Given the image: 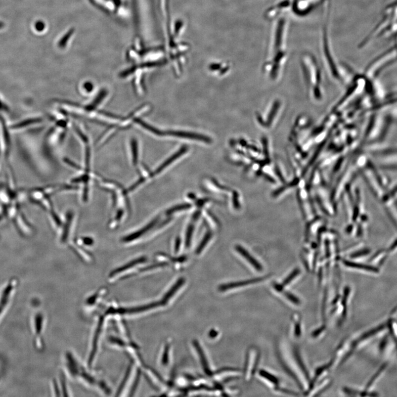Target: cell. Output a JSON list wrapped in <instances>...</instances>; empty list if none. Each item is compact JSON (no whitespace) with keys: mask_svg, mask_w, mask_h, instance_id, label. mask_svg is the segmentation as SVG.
<instances>
[{"mask_svg":"<svg viewBox=\"0 0 397 397\" xmlns=\"http://www.w3.org/2000/svg\"><path fill=\"white\" fill-rule=\"evenodd\" d=\"M289 20L285 16L277 18L272 26L269 43V56L272 58H283L287 53V38Z\"/></svg>","mask_w":397,"mask_h":397,"instance_id":"cell-1","label":"cell"},{"mask_svg":"<svg viewBox=\"0 0 397 397\" xmlns=\"http://www.w3.org/2000/svg\"><path fill=\"white\" fill-rule=\"evenodd\" d=\"M16 285L15 281H11L0 292V322L9 309L15 294Z\"/></svg>","mask_w":397,"mask_h":397,"instance_id":"cell-2","label":"cell"},{"mask_svg":"<svg viewBox=\"0 0 397 397\" xmlns=\"http://www.w3.org/2000/svg\"><path fill=\"white\" fill-rule=\"evenodd\" d=\"M236 249L237 251L242 255L256 271L260 272L262 270V267L259 262L253 258L245 249L239 245L236 246Z\"/></svg>","mask_w":397,"mask_h":397,"instance_id":"cell-3","label":"cell"},{"mask_svg":"<svg viewBox=\"0 0 397 397\" xmlns=\"http://www.w3.org/2000/svg\"><path fill=\"white\" fill-rule=\"evenodd\" d=\"M266 278V277L259 278L254 279L242 281V282L235 283L225 284L219 287V290L222 291H225L229 289L238 288V287H241L243 286H246L250 284L257 283L260 282H261V281L262 280H264Z\"/></svg>","mask_w":397,"mask_h":397,"instance_id":"cell-4","label":"cell"},{"mask_svg":"<svg viewBox=\"0 0 397 397\" xmlns=\"http://www.w3.org/2000/svg\"><path fill=\"white\" fill-rule=\"evenodd\" d=\"M274 287L275 289L278 292L279 291L282 293V294H283L284 297L292 303L294 304L295 305H300V304H301L300 299L294 294H292V293L285 291L284 288H282L280 285L274 284Z\"/></svg>","mask_w":397,"mask_h":397,"instance_id":"cell-5","label":"cell"},{"mask_svg":"<svg viewBox=\"0 0 397 397\" xmlns=\"http://www.w3.org/2000/svg\"><path fill=\"white\" fill-rule=\"evenodd\" d=\"M184 283L185 279L183 278H181L177 281V282L173 286L172 288H171L168 292L166 293V294L164 295L163 303L167 302Z\"/></svg>","mask_w":397,"mask_h":397,"instance_id":"cell-6","label":"cell"},{"mask_svg":"<svg viewBox=\"0 0 397 397\" xmlns=\"http://www.w3.org/2000/svg\"><path fill=\"white\" fill-rule=\"evenodd\" d=\"M259 375L261 377L264 378L267 381L271 383V384L274 386L275 388L279 387V380L278 378L276 376L271 374L270 372L261 370L259 371Z\"/></svg>","mask_w":397,"mask_h":397,"instance_id":"cell-7","label":"cell"},{"mask_svg":"<svg viewBox=\"0 0 397 397\" xmlns=\"http://www.w3.org/2000/svg\"><path fill=\"white\" fill-rule=\"evenodd\" d=\"M157 222V219H155V220H154L153 222H152V223L149 224L148 226H146V227H145L142 230L138 231L137 233L133 234V235H131V236H129V237H127L126 238V241H132V240L136 239V238L139 237L140 236H141L144 234L146 233V232H148L152 227H153L156 224Z\"/></svg>","mask_w":397,"mask_h":397,"instance_id":"cell-8","label":"cell"},{"mask_svg":"<svg viewBox=\"0 0 397 397\" xmlns=\"http://www.w3.org/2000/svg\"><path fill=\"white\" fill-rule=\"evenodd\" d=\"M344 264L348 267L360 269V270L369 272H377L376 269L374 267L365 266L364 264L356 263V262H353L349 261H344Z\"/></svg>","mask_w":397,"mask_h":397,"instance_id":"cell-9","label":"cell"},{"mask_svg":"<svg viewBox=\"0 0 397 397\" xmlns=\"http://www.w3.org/2000/svg\"><path fill=\"white\" fill-rule=\"evenodd\" d=\"M194 344H195V347H196V349L197 350V352H198V354H199V356L200 357V361H201V364H202V365L203 366V367H204V369L205 370V371L207 374L210 373V371L209 368V366H208V364H207V363L206 359L205 357L204 356V352H203L202 349H201V348L200 347V345H199V344L198 343H196V342H195Z\"/></svg>","mask_w":397,"mask_h":397,"instance_id":"cell-10","label":"cell"},{"mask_svg":"<svg viewBox=\"0 0 397 397\" xmlns=\"http://www.w3.org/2000/svg\"><path fill=\"white\" fill-rule=\"evenodd\" d=\"M293 321L294 324V334L295 337H300L301 335V322L300 316L295 315L293 317Z\"/></svg>","mask_w":397,"mask_h":397,"instance_id":"cell-11","label":"cell"},{"mask_svg":"<svg viewBox=\"0 0 397 397\" xmlns=\"http://www.w3.org/2000/svg\"><path fill=\"white\" fill-rule=\"evenodd\" d=\"M300 273V271L298 269H296V270L293 271L289 276L284 280L282 284H281L280 286L284 288V287L290 284L292 281L294 280Z\"/></svg>","mask_w":397,"mask_h":397,"instance_id":"cell-12","label":"cell"},{"mask_svg":"<svg viewBox=\"0 0 397 397\" xmlns=\"http://www.w3.org/2000/svg\"><path fill=\"white\" fill-rule=\"evenodd\" d=\"M212 236V234L210 232H208L204 236L203 239L202 241H201L199 246L198 247L196 250V253L200 254L201 251L203 250L205 246L206 245L207 243L210 241V238Z\"/></svg>","mask_w":397,"mask_h":397,"instance_id":"cell-13","label":"cell"},{"mask_svg":"<svg viewBox=\"0 0 397 397\" xmlns=\"http://www.w3.org/2000/svg\"><path fill=\"white\" fill-rule=\"evenodd\" d=\"M191 207L192 205L189 204H183L181 205H179L172 207V208L169 209L167 211V214L169 215L171 214V213H172L176 211L188 209L189 208H191Z\"/></svg>","mask_w":397,"mask_h":397,"instance_id":"cell-14","label":"cell"},{"mask_svg":"<svg viewBox=\"0 0 397 397\" xmlns=\"http://www.w3.org/2000/svg\"><path fill=\"white\" fill-rule=\"evenodd\" d=\"M193 231H194V225L191 224L189 226V227L187 231L186 239V246L187 248H188L191 245V242L192 240Z\"/></svg>","mask_w":397,"mask_h":397,"instance_id":"cell-15","label":"cell"},{"mask_svg":"<svg viewBox=\"0 0 397 397\" xmlns=\"http://www.w3.org/2000/svg\"><path fill=\"white\" fill-rule=\"evenodd\" d=\"M168 353H169V346H167L165 347V350L164 351L162 362L163 364H166L167 363V360L168 359Z\"/></svg>","mask_w":397,"mask_h":397,"instance_id":"cell-16","label":"cell"},{"mask_svg":"<svg viewBox=\"0 0 397 397\" xmlns=\"http://www.w3.org/2000/svg\"><path fill=\"white\" fill-rule=\"evenodd\" d=\"M325 326H322L319 329H317L312 334V336L314 338H317L321 335L322 333L325 331Z\"/></svg>","mask_w":397,"mask_h":397,"instance_id":"cell-17","label":"cell"},{"mask_svg":"<svg viewBox=\"0 0 397 397\" xmlns=\"http://www.w3.org/2000/svg\"><path fill=\"white\" fill-rule=\"evenodd\" d=\"M367 252H368L367 250H364V251L359 252H358V253H354V254H353L351 256H352V257H354V258L358 257V256H360L365 255V254H367L368 253Z\"/></svg>","mask_w":397,"mask_h":397,"instance_id":"cell-18","label":"cell"},{"mask_svg":"<svg viewBox=\"0 0 397 397\" xmlns=\"http://www.w3.org/2000/svg\"><path fill=\"white\" fill-rule=\"evenodd\" d=\"M181 245V240L180 238H177L175 242V251L178 252Z\"/></svg>","mask_w":397,"mask_h":397,"instance_id":"cell-19","label":"cell"}]
</instances>
